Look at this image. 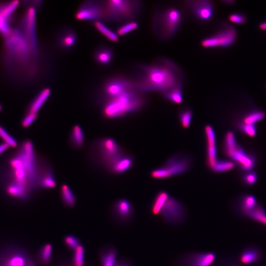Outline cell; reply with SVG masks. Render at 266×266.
<instances>
[{
    "instance_id": "6da1fadb",
    "label": "cell",
    "mask_w": 266,
    "mask_h": 266,
    "mask_svg": "<svg viewBox=\"0 0 266 266\" xmlns=\"http://www.w3.org/2000/svg\"><path fill=\"white\" fill-rule=\"evenodd\" d=\"M37 163L32 142L25 140L7 163L3 187L10 199L20 201L29 200L36 187Z\"/></svg>"
},
{
    "instance_id": "7a4b0ae2",
    "label": "cell",
    "mask_w": 266,
    "mask_h": 266,
    "mask_svg": "<svg viewBox=\"0 0 266 266\" xmlns=\"http://www.w3.org/2000/svg\"><path fill=\"white\" fill-rule=\"evenodd\" d=\"M132 80L136 89L143 94L154 91L162 94L183 84L184 75L175 63L160 58L150 64L139 65Z\"/></svg>"
},
{
    "instance_id": "3957f363",
    "label": "cell",
    "mask_w": 266,
    "mask_h": 266,
    "mask_svg": "<svg viewBox=\"0 0 266 266\" xmlns=\"http://www.w3.org/2000/svg\"><path fill=\"white\" fill-rule=\"evenodd\" d=\"M102 113L105 118L113 119L125 116L140 110L146 100L143 93L136 88L115 97L104 99Z\"/></svg>"
},
{
    "instance_id": "277c9868",
    "label": "cell",
    "mask_w": 266,
    "mask_h": 266,
    "mask_svg": "<svg viewBox=\"0 0 266 266\" xmlns=\"http://www.w3.org/2000/svg\"><path fill=\"white\" fill-rule=\"evenodd\" d=\"M184 17L183 9L178 6H169L157 10L152 18V31L160 39H169L179 30Z\"/></svg>"
},
{
    "instance_id": "5b68a950",
    "label": "cell",
    "mask_w": 266,
    "mask_h": 266,
    "mask_svg": "<svg viewBox=\"0 0 266 266\" xmlns=\"http://www.w3.org/2000/svg\"><path fill=\"white\" fill-rule=\"evenodd\" d=\"M5 51L8 62L24 65L35 57L26 37L19 29H12L5 36Z\"/></svg>"
},
{
    "instance_id": "8992f818",
    "label": "cell",
    "mask_w": 266,
    "mask_h": 266,
    "mask_svg": "<svg viewBox=\"0 0 266 266\" xmlns=\"http://www.w3.org/2000/svg\"><path fill=\"white\" fill-rule=\"evenodd\" d=\"M103 19L111 22L133 20L140 12L142 3L135 0H109L103 1Z\"/></svg>"
},
{
    "instance_id": "52a82bcc",
    "label": "cell",
    "mask_w": 266,
    "mask_h": 266,
    "mask_svg": "<svg viewBox=\"0 0 266 266\" xmlns=\"http://www.w3.org/2000/svg\"><path fill=\"white\" fill-rule=\"evenodd\" d=\"M223 149L224 154L235 162L241 169L251 170L255 166L254 155L245 151L237 143L232 131H228L225 135Z\"/></svg>"
},
{
    "instance_id": "ba28073f",
    "label": "cell",
    "mask_w": 266,
    "mask_h": 266,
    "mask_svg": "<svg viewBox=\"0 0 266 266\" xmlns=\"http://www.w3.org/2000/svg\"><path fill=\"white\" fill-rule=\"evenodd\" d=\"M192 164L191 157L183 153L169 158L161 166L153 169L151 176L155 179H165L187 172Z\"/></svg>"
},
{
    "instance_id": "9c48e42d",
    "label": "cell",
    "mask_w": 266,
    "mask_h": 266,
    "mask_svg": "<svg viewBox=\"0 0 266 266\" xmlns=\"http://www.w3.org/2000/svg\"><path fill=\"white\" fill-rule=\"evenodd\" d=\"M0 266H36L25 249L15 244L0 248Z\"/></svg>"
},
{
    "instance_id": "30bf717a",
    "label": "cell",
    "mask_w": 266,
    "mask_h": 266,
    "mask_svg": "<svg viewBox=\"0 0 266 266\" xmlns=\"http://www.w3.org/2000/svg\"><path fill=\"white\" fill-rule=\"evenodd\" d=\"M98 160L108 169L125 152L113 138H103L94 144Z\"/></svg>"
},
{
    "instance_id": "8fae6325",
    "label": "cell",
    "mask_w": 266,
    "mask_h": 266,
    "mask_svg": "<svg viewBox=\"0 0 266 266\" xmlns=\"http://www.w3.org/2000/svg\"><path fill=\"white\" fill-rule=\"evenodd\" d=\"M160 215L168 225L177 226L183 224L187 219V211L183 204L169 196Z\"/></svg>"
},
{
    "instance_id": "7c38bea8",
    "label": "cell",
    "mask_w": 266,
    "mask_h": 266,
    "mask_svg": "<svg viewBox=\"0 0 266 266\" xmlns=\"http://www.w3.org/2000/svg\"><path fill=\"white\" fill-rule=\"evenodd\" d=\"M36 19V12L35 7L29 6L26 10L19 28L26 37L35 57L37 56L38 53Z\"/></svg>"
},
{
    "instance_id": "4fadbf2b",
    "label": "cell",
    "mask_w": 266,
    "mask_h": 266,
    "mask_svg": "<svg viewBox=\"0 0 266 266\" xmlns=\"http://www.w3.org/2000/svg\"><path fill=\"white\" fill-rule=\"evenodd\" d=\"M236 36V32L233 28L226 27L203 38L200 41V45L206 48L227 47L234 42Z\"/></svg>"
},
{
    "instance_id": "5bb4252c",
    "label": "cell",
    "mask_w": 266,
    "mask_h": 266,
    "mask_svg": "<svg viewBox=\"0 0 266 266\" xmlns=\"http://www.w3.org/2000/svg\"><path fill=\"white\" fill-rule=\"evenodd\" d=\"M75 17L80 21H100L104 17L103 2L96 0L84 1L77 8Z\"/></svg>"
},
{
    "instance_id": "9a60e30c",
    "label": "cell",
    "mask_w": 266,
    "mask_h": 266,
    "mask_svg": "<svg viewBox=\"0 0 266 266\" xmlns=\"http://www.w3.org/2000/svg\"><path fill=\"white\" fill-rule=\"evenodd\" d=\"M185 2L193 16L200 22L210 20L214 15V6L210 0H188Z\"/></svg>"
},
{
    "instance_id": "2e32d148",
    "label": "cell",
    "mask_w": 266,
    "mask_h": 266,
    "mask_svg": "<svg viewBox=\"0 0 266 266\" xmlns=\"http://www.w3.org/2000/svg\"><path fill=\"white\" fill-rule=\"evenodd\" d=\"M112 213L115 220L122 225L131 223L135 216V210L132 203L125 199H119L114 203Z\"/></svg>"
},
{
    "instance_id": "e0dca14e",
    "label": "cell",
    "mask_w": 266,
    "mask_h": 266,
    "mask_svg": "<svg viewBox=\"0 0 266 266\" xmlns=\"http://www.w3.org/2000/svg\"><path fill=\"white\" fill-rule=\"evenodd\" d=\"M215 255L212 252H194L181 257L176 266H212Z\"/></svg>"
},
{
    "instance_id": "ac0fdd59",
    "label": "cell",
    "mask_w": 266,
    "mask_h": 266,
    "mask_svg": "<svg viewBox=\"0 0 266 266\" xmlns=\"http://www.w3.org/2000/svg\"><path fill=\"white\" fill-rule=\"evenodd\" d=\"M38 161L36 187L42 189L54 188L56 185L53 170L48 163Z\"/></svg>"
},
{
    "instance_id": "d6986e66",
    "label": "cell",
    "mask_w": 266,
    "mask_h": 266,
    "mask_svg": "<svg viewBox=\"0 0 266 266\" xmlns=\"http://www.w3.org/2000/svg\"><path fill=\"white\" fill-rule=\"evenodd\" d=\"M204 133L206 141V163L211 169L218 160L215 133L212 127L209 125L204 127Z\"/></svg>"
},
{
    "instance_id": "ffe728a7",
    "label": "cell",
    "mask_w": 266,
    "mask_h": 266,
    "mask_svg": "<svg viewBox=\"0 0 266 266\" xmlns=\"http://www.w3.org/2000/svg\"><path fill=\"white\" fill-rule=\"evenodd\" d=\"M56 40L58 46L62 49L69 50L76 45L77 34L72 29L65 28L58 33Z\"/></svg>"
},
{
    "instance_id": "44dd1931",
    "label": "cell",
    "mask_w": 266,
    "mask_h": 266,
    "mask_svg": "<svg viewBox=\"0 0 266 266\" xmlns=\"http://www.w3.org/2000/svg\"><path fill=\"white\" fill-rule=\"evenodd\" d=\"M133 164L132 156L125 152L111 165L108 170L112 173H122L131 169Z\"/></svg>"
},
{
    "instance_id": "7402d4cb",
    "label": "cell",
    "mask_w": 266,
    "mask_h": 266,
    "mask_svg": "<svg viewBox=\"0 0 266 266\" xmlns=\"http://www.w3.org/2000/svg\"><path fill=\"white\" fill-rule=\"evenodd\" d=\"M116 248L107 246L102 248L100 253L101 266H116L119 260Z\"/></svg>"
},
{
    "instance_id": "603a6c76",
    "label": "cell",
    "mask_w": 266,
    "mask_h": 266,
    "mask_svg": "<svg viewBox=\"0 0 266 266\" xmlns=\"http://www.w3.org/2000/svg\"><path fill=\"white\" fill-rule=\"evenodd\" d=\"M114 53L112 49L107 46L98 47L94 53L96 62L101 66H107L113 59Z\"/></svg>"
},
{
    "instance_id": "cb8c5ba5",
    "label": "cell",
    "mask_w": 266,
    "mask_h": 266,
    "mask_svg": "<svg viewBox=\"0 0 266 266\" xmlns=\"http://www.w3.org/2000/svg\"><path fill=\"white\" fill-rule=\"evenodd\" d=\"M51 90L49 88L42 89L30 103L27 112L37 114L38 111L49 97Z\"/></svg>"
},
{
    "instance_id": "d4e9b609",
    "label": "cell",
    "mask_w": 266,
    "mask_h": 266,
    "mask_svg": "<svg viewBox=\"0 0 266 266\" xmlns=\"http://www.w3.org/2000/svg\"><path fill=\"white\" fill-rule=\"evenodd\" d=\"M169 195L164 190L159 191L154 198L150 205V212L153 215L160 214Z\"/></svg>"
},
{
    "instance_id": "484cf974",
    "label": "cell",
    "mask_w": 266,
    "mask_h": 266,
    "mask_svg": "<svg viewBox=\"0 0 266 266\" xmlns=\"http://www.w3.org/2000/svg\"><path fill=\"white\" fill-rule=\"evenodd\" d=\"M69 141L71 146L77 149L81 148L85 143V136L81 127L74 125L69 134Z\"/></svg>"
},
{
    "instance_id": "4316f807",
    "label": "cell",
    "mask_w": 266,
    "mask_h": 266,
    "mask_svg": "<svg viewBox=\"0 0 266 266\" xmlns=\"http://www.w3.org/2000/svg\"><path fill=\"white\" fill-rule=\"evenodd\" d=\"M164 98L169 101L179 104L183 99V84L178 85L162 93Z\"/></svg>"
},
{
    "instance_id": "83f0119b",
    "label": "cell",
    "mask_w": 266,
    "mask_h": 266,
    "mask_svg": "<svg viewBox=\"0 0 266 266\" xmlns=\"http://www.w3.org/2000/svg\"><path fill=\"white\" fill-rule=\"evenodd\" d=\"M53 246L50 243H46L38 250L36 258L41 265H46L49 263L52 255Z\"/></svg>"
},
{
    "instance_id": "f1b7e54d",
    "label": "cell",
    "mask_w": 266,
    "mask_h": 266,
    "mask_svg": "<svg viewBox=\"0 0 266 266\" xmlns=\"http://www.w3.org/2000/svg\"><path fill=\"white\" fill-rule=\"evenodd\" d=\"M60 195L64 204L68 207H73L76 202L75 195L66 184H63L60 187Z\"/></svg>"
},
{
    "instance_id": "f546056e",
    "label": "cell",
    "mask_w": 266,
    "mask_h": 266,
    "mask_svg": "<svg viewBox=\"0 0 266 266\" xmlns=\"http://www.w3.org/2000/svg\"><path fill=\"white\" fill-rule=\"evenodd\" d=\"M265 117L266 113L264 111L254 110L244 115L239 123L246 125H255V123L263 120Z\"/></svg>"
},
{
    "instance_id": "4dcf8cb0",
    "label": "cell",
    "mask_w": 266,
    "mask_h": 266,
    "mask_svg": "<svg viewBox=\"0 0 266 266\" xmlns=\"http://www.w3.org/2000/svg\"><path fill=\"white\" fill-rule=\"evenodd\" d=\"M94 26L97 31L112 42H116L119 40V36L116 33L109 29L100 21L94 22Z\"/></svg>"
},
{
    "instance_id": "1f68e13d",
    "label": "cell",
    "mask_w": 266,
    "mask_h": 266,
    "mask_svg": "<svg viewBox=\"0 0 266 266\" xmlns=\"http://www.w3.org/2000/svg\"><path fill=\"white\" fill-rule=\"evenodd\" d=\"M193 115V110L190 107H184L179 110L178 118L183 128L186 129L190 126Z\"/></svg>"
},
{
    "instance_id": "d6a6232c",
    "label": "cell",
    "mask_w": 266,
    "mask_h": 266,
    "mask_svg": "<svg viewBox=\"0 0 266 266\" xmlns=\"http://www.w3.org/2000/svg\"><path fill=\"white\" fill-rule=\"evenodd\" d=\"M246 214L255 221L266 225V213L262 207L258 204Z\"/></svg>"
},
{
    "instance_id": "836d02e7",
    "label": "cell",
    "mask_w": 266,
    "mask_h": 266,
    "mask_svg": "<svg viewBox=\"0 0 266 266\" xmlns=\"http://www.w3.org/2000/svg\"><path fill=\"white\" fill-rule=\"evenodd\" d=\"M138 26V23L136 21H127L117 28L116 33L118 36H123L137 29Z\"/></svg>"
},
{
    "instance_id": "e575fe53",
    "label": "cell",
    "mask_w": 266,
    "mask_h": 266,
    "mask_svg": "<svg viewBox=\"0 0 266 266\" xmlns=\"http://www.w3.org/2000/svg\"><path fill=\"white\" fill-rule=\"evenodd\" d=\"M234 166V162L232 161L219 160L211 170L214 172H222L230 170Z\"/></svg>"
},
{
    "instance_id": "d590c367",
    "label": "cell",
    "mask_w": 266,
    "mask_h": 266,
    "mask_svg": "<svg viewBox=\"0 0 266 266\" xmlns=\"http://www.w3.org/2000/svg\"><path fill=\"white\" fill-rule=\"evenodd\" d=\"M257 204L255 197L251 195H245L241 198L240 206L245 214L253 209Z\"/></svg>"
},
{
    "instance_id": "8d00e7d4",
    "label": "cell",
    "mask_w": 266,
    "mask_h": 266,
    "mask_svg": "<svg viewBox=\"0 0 266 266\" xmlns=\"http://www.w3.org/2000/svg\"><path fill=\"white\" fill-rule=\"evenodd\" d=\"M72 266H84V248L81 244L73 250Z\"/></svg>"
},
{
    "instance_id": "74e56055",
    "label": "cell",
    "mask_w": 266,
    "mask_h": 266,
    "mask_svg": "<svg viewBox=\"0 0 266 266\" xmlns=\"http://www.w3.org/2000/svg\"><path fill=\"white\" fill-rule=\"evenodd\" d=\"M259 253L254 248H249L244 251L241 254L240 259L242 263L248 264L254 262L258 259Z\"/></svg>"
},
{
    "instance_id": "f35d334b",
    "label": "cell",
    "mask_w": 266,
    "mask_h": 266,
    "mask_svg": "<svg viewBox=\"0 0 266 266\" xmlns=\"http://www.w3.org/2000/svg\"><path fill=\"white\" fill-rule=\"evenodd\" d=\"M0 138L3 140V142L7 144L9 147L15 148L17 146L18 143L16 139L1 126H0Z\"/></svg>"
},
{
    "instance_id": "ab89813d",
    "label": "cell",
    "mask_w": 266,
    "mask_h": 266,
    "mask_svg": "<svg viewBox=\"0 0 266 266\" xmlns=\"http://www.w3.org/2000/svg\"><path fill=\"white\" fill-rule=\"evenodd\" d=\"M242 180L244 184L248 186L254 185L257 181L258 175L253 170L245 171L242 175Z\"/></svg>"
},
{
    "instance_id": "60d3db41",
    "label": "cell",
    "mask_w": 266,
    "mask_h": 266,
    "mask_svg": "<svg viewBox=\"0 0 266 266\" xmlns=\"http://www.w3.org/2000/svg\"><path fill=\"white\" fill-rule=\"evenodd\" d=\"M238 130L243 133L250 137H254L256 134V128L255 125H246L238 123Z\"/></svg>"
},
{
    "instance_id": "b9f144b4",
    "label": "cell",
    "mask_w": 266,
    "mask_h": 266,
    "mask_svg": "<svg viewBox=\"0 0 266 266\" xmlns=\"http://www.w3.org/2000/svg\"><path fill=\"white\" fill-rule=\"evenodd\" d=\"M66 246L69 249L74 250L81 243L79 239L73 235H66L64 239Z\"/></svg>"
},
{
    "instance_id": "7bdbcfd3",
    "label": "cell",
    "mask_w": 266,
    "mask_h": 266,
    "mask_svg": "<svg viewBox=\"0 0 266 266\" xmlns=\"http://www.w3.org/2000/svg\"><path fill=\"white\" fill-rule=\"evenodd\" d=\"M37 114L26 112L22 119L21 125L24 128L29 127L36 119Z\"/></svg>"
},
{
    "instance_id": "ee69618b",
    "label": "cell",
    "mask_w": 266,
    "mask_h": 266,
    "mask_svg": "<svg viewBox=\"0 0 266 266\" xmlns=\"http://www.w3.org/2000/svg\"><path fill=\"white\" fill-rule=\"evenodd\" d=\"M229 19L231 22L237 24H242L246 21L245 17L239 13L231 14L229 17Z\"/></svg>"
},
{
    "instance_id": "f6af8a7d",
    "label": "cell",
    "mask_w": 266,
    "mask_h": 266,
    "mask_svg": "<svg viewBox=\"0 0 266 266\" xmlns=\"http://www.w3.org/2000/svg\"><path fill=\"white\" fill-rule=\"evenodd\" d=\"M9 147V146L7 144L3 142L0 143V155L7 150Z\"/></svg>"
},
{
    "instance_id": "bcb514c9",
    "label": "cell",
    "mask_w": 266,
    "mask_h": 266,
    "mask_svg": "<svg viewBox=\"0 0 266 266\" xmlns=\"http://www.w3.org/2000/svg\"><path fill=\"white\" fill-rule=\"evenodd\" d=\"M260 28L263 30L266 31V22L262 23L260 25Z\"/></svg>"
},
{
    "instance_id": "7dc6e473",
    "label": "cell",
    "mask_w": 266,
    "mask_h": 266,
    "mask_svg": "<svg viewBox=\"0 0 266 266\" xmlns=\"http://www.w3.org/2000/svg\"><path fill=\"white\" fill-rule=\"evenodd\" d=\"M55 266H67L66 264H59Z\"/></svg>"
},
{
    "instance_id": "c3c4849f",
    "label": "cell",
    "mask_w": 266,
    "mask_h": 266,
    "mask_svg": "<svg viewBox=\"0 0 266 266\" xmlns=\"http://www.w3.org/2000/svg\"><path fill=\"white\" fill-rule=\"evenodd\" d=\"M1 108H2L1 105L0 104V111L1 110Z\"/></svg>"
}]
</instances>
